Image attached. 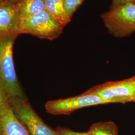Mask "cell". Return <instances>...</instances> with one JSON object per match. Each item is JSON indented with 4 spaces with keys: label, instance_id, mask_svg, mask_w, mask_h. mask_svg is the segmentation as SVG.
<instances>
[{
    "label": "cell",
    "instance_id": "10",
    "mask_svg": "<svg viewBox=\"0 0 135 135\" xmlns=\"http://www.w3.org/2000/svg\"><path fill=\"white\" fill-rule=\"evenodd\" d=\"M16 4L21 19L37 14L45 9V0H20Z\"/></svg>",
    "mask_w": 135,
    "mask_h": 135
},
{
    "label": "cell",
    "instance_id": "16",
    "mask_svg": "<svg viewBox=\"0 0 135 135\" xmlns=\"http://www.w3.org/2000/svg\"><path fill=\"white\" fill-rule=\"evenodd\" d=\"M6 2H11V3H17L20 0H4Z\"/></svg>",
    "mask_w": 135,
    "mask_h": 135
},
{
    "label": "cell",
    "instance_id": "8",
    "mask_svg": "<svg viewBox=\"0 0 135 135\" xmlns=\"http://www.w3.org/2000/svg\"><path fill=\"white\" fill-rule=\"evenodd\" d=\"M0 135H30L10 106L0 116Z\"/></svg>",
    "mask_w": 135,
    "mask_h": 135
},
{
    "label": "cell",
    "instance_id": "13",
    "mask_svg": "<svg viewBox=\"0 0 135 135\" xmlns=\"http://www.w3.org/2000/svg\"><path fill=\"white\" fill-rule=\"evenodd\" d=\"M10 106L9 96L0 87V116L3 114Z\"/></svg>",
    "mask_w": 135,
    "mask_h": 135
},
{
    "label": "cell",
    "instance_id": "2",
    "mask_svg": "<svg viewBox=\"0 0 135 135\" xmlns=\"http://www.w3.org/2000/svg\"><path fill=\"white\" fill-rule=\"evenodd\" d=\"M64 28V26L44 10L34 16L21 19L19 33L52 41L60 36Z\"/></svg>",
    "mask_w": 135,
    "mask_h": 135
},
{
    "label": "cell",
    "instance_id": "14",
    "mask_svg": "<svg viewBox=\"0 0 135 135\" xmlns=\"http://www.w3.org/2000/svg\"><path fill=\"white\" fill-rule=\"evenodd\" d=\"M56 131L60 135H89L87 132H75L70 129L63 127H58Z\"/></svg>",
    "mask_w": 135,
    "mask_h": 135
},
{
    "label": "cell",
    "instance_id": "5",
    "mask_svg": "<svg viewBox=\"0 0 135 135\" xmlns=\"http://www.w3.org/2000/svg\"><path fill=\"white\" fill-rule=\"evenodd\" d=\"M84 93L97 96L108 104H125L135 102V83L131 78L108 82L94 86Z\"/></svg>",
    "mask_w": 135,
    "mask_h": 135
},
{
    "label": "cell",
    "instance_id": "18",
    "mask_svg": "<svg viewBox=\"0 0 135 135\" xmlns=\"http://www.w3.org/2000/svg\"><path fill=\"white\" fill-rule=\"evenodd\" d=\"M4 0H0V3H1L2 2H3Z\"/></svg>",
    "mask_w": 135,
    "mask_h": 135
},
{
    "label": "cell",
    "instance_id": "12",
    "mask_svg": "<svg viewBox=\"0 0 135 135\" xmlns=\"http://www.w3.org/2000/svg\"><path fill=\"white\" fill-rule=\"evenodd\" d=\"M84 0H64V7L68 16L71 19L75 11Z\"/></svg>",
    "mask_w": 135,
    "mask_h": 135
},
{
    "label": "cell",
    "instance_id": "11",
    "mask_svg": "<svg viewBox=\"0 0 135 135\" xmlns=\"http://www.w3.org/2000/svg\"><path fill=\"white\" fill-rule=\"evenodd\" d=\"M87 133L89 135H119L117 126L112 121L95 123L90 126Z\"/></svg>",
    "mask_w": 135,
    "mask_h": 135
},
{
    "label": "cell",
    "instance_id": "7",
    "mask_svg": "<svg viewBox=\"0 0 135 135\" xmlns=\"http://www.w3.org/2000/svg\"><path fill=\"white\" fill-rule=\"evenodd\" d=\"M20 20L16 4L5 1L0 3V35H20Z\"/></svg>",
    "mask_w": 135,
    "mask_h": 135
},
{
    "label": "cell",
    "instance_id": "6",
    "mask_svg": "<svg viewBox=\"0 0 135 135\" xmlns=\"http://www.w3.org/2000/svg\"><path fill=\"white\" fill-rule=\"evenodd\" d=\"M108 104L96 95L85 93L77 96L49 101L45 105L47 113L53 115H69L74 112L87 107Z\"/></svg>",
    "mask_w": 135,
    "mask_h": 135
},
{
    "label": "cell",
    "instance_id": "17",
    "mask_svg": "<svg viewBox=\"0 0 135 135\" xmlns=\"http://www.w3.org/2000/svg\"><path fill=\"white\" fill-rule=\"evenodd\" d=\"M132 78V79L133 80V81L135 82V76H134V77H131Z\"/></svg>",
    "mask_w": 135,
    "mask_h": 135
},
{
    "label": "cell",
    "instance_id": "1",
    "mask_svg": "<svg viewBox=\"0 0 135 135\" xmlns=\"http://www.w3.org/2000/svg\"><path fill=\"white\" fill-rule=\"evenodd\" d=\"M18 35H0V87L9 96L26 99L17 77L13 60V46Z\"/></svg>",
    "mask_w": 135,
    "mask_h": 135
},
{
    "label": "cell",
    "instance_id": "9",
    "mask_svg": "<svg viewBox=\"0 0 135 135\" xmlns=\"http://www.w3.org/2000/svg\"><path fill=\"white\" fill-rule=\"evenodd\" d=\"M45 9L64 27L71 20L66 13L64 0H45Z\"/></svg>",
    "mask_w": 135,
    "mask_h": 135
},
{
    "label": "cell",
    "instance_id": "4",
    "mask_svg": "<svg viewBox=\"0 0 135 135\" xmlns=\"http://www.w3.org/2000/svg\"><path fill=\"white\" fill-rule=\"evenodd\" d=\"M9 103L15 115L30 135H60L44 122L27 99L9 96Z\"/></svg>",
    "mask_w": 135,
    "mask_h": 135
},
{
    "label": "cell",
    "instance_id": "3",
    "mask_svg": "<svg viewBox=\"0 0 135 135\" xmlns=\"http://www.w3.org/2000/svg\"><path fill=\"white\" fill-rule=\"evenodd\" d=\"M102 18L109 32L115 37L129 36L135 31V3L111 8Z\"/></svg>",
    "mask_w": 135,
    "mask_h": 135
},
{
    "label": "cell",
    "instance_id": "15",
    "mask_svg": "<svg viewBox=\"0 0 135 135\" xmlns=\"http://www.w3.org/2000/svg\"><path fill=\"white\" fill-rule=\"evenodd\" d=\"M130 2L135 3V0H113L111 8H116L121 5H125Z\"/></svg>",
    "mask_w": 135,
    "mask_h": 135
}]
</instances>
